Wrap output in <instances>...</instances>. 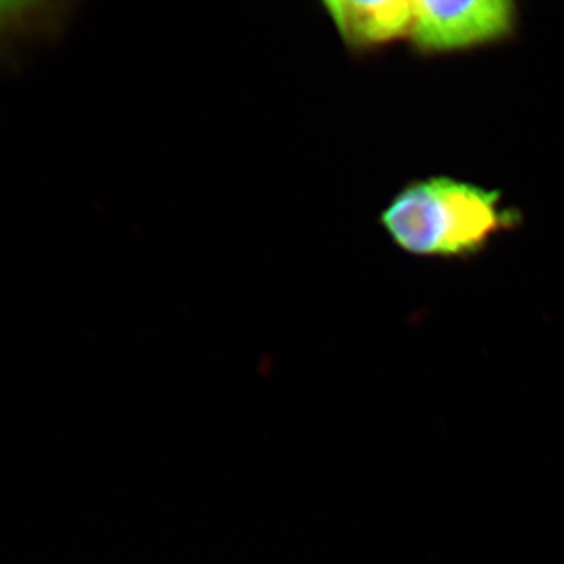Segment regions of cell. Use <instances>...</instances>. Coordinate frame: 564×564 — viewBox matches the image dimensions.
I'll return each instance as SVG.
<instances>
[{
	"instance_id": "1",
	"label": "cell",
	"mask_w": 564,
	"mask_h": 564,
	"mask_svg": "<svg viewBox=\"0 0 564 564\" xmlns=\"http://www.w3.org/2000/svg\"><path fill=\"white\" fill-rule=\"evenodd\" d=\"M502 193L436 176L411 182L381 212L380 225L400 250L419 258H467L514 225Z\"/></svg>"
},
{
	"instance_id": "2",
	"label": "cell",
	"mask_w": 564,
	"mask_h": 564,
	"mask_svg": "<svg viewBox=\"0 0 564 564\" xmlns=\"http://www.w3.org/2000/svg\"><path fill=\"white\" fill-rule=\"evenodd\" d=\"M516 25L510 0H417L410 40L423 54H454L499 43Z\"/></svg>"
},
{
	"instance_id": "3",
	"label": "cell",
	"mask_w": 564,
	"mask_h": 564,
	"mask_svg": "<svg viewBox=\"0 0 564 564\" xmlns=\"http://www.w3.org/2000/svg\"><path fill=\"white\" fill-rule=\"evenodd\" d=\"M323 9L352 54H366L410 39L414 2L408 0H329Z\"/></svg>"
},
{
	"instance_id": "4",
	"label": "cell",
	"mask_w": 564,
	"mask_h": 564,
	"mask_svg": "<svg viewBox=\"0 0 564 564\" xmlns=\"http://www.w3.org/2000/svg\"><path fill=\"white\" fill-rule=\"evenodd\" d=\"M66 3L0 2V58L57 35L68 18Z\"/></svg>"
}]
</instances>
